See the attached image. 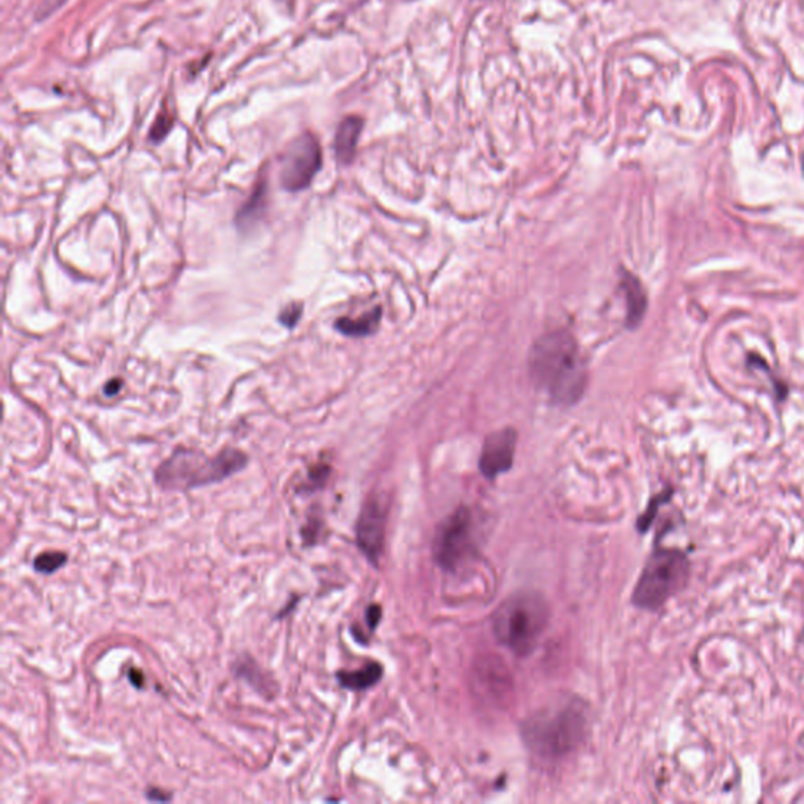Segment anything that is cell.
I'll use <instances>...</instances> for the list:
<instances>
[{
  "mask_svg": "<svg viewBox=\"0 0 804 804\" xmlns=\"http://www.w3.org/2000/svg\"><path fill=\"white\" fill-rule=\"evenodd\" d=\"M533 384L555 404L572 406L586 388V368L576 338L566 330L545 334L535 341L528 359Z\"/></svg>",
  "mask_w": 804,
  "mask_h": 804,
  "instance_id": "obj_1",
  "label": "cell"
},
{
  "mask_svg": "<svg viewBox=\"0 0 804 804\" xmlns=\"http://www.w3.org/2000/svg\"><path fill=\"white\" fill-rule=\"evenodd\" d=\"M588 729V709L576 698H562L531 715L522 726L525 745L543 760L576 751Z\"/></svg>",
  "mask_w": 804,
  "mask_h": 804,
  "instance_id": "obj_2",
  "label": "cell"
},
{
  "mask_svg": "<svg viewBox=\"0 0 804 804\" xmlns=\"http://www.w3.org/2000/svg\"><path fill=\"white\" fill-rule=\"evenodd\" d=\"M249 456L236 448H225L214 458L204 452L178 448L170 458L159 465L156 483L164 491H192L196 487L216 485L244 470Z\"/></svg>",
  "mask_w": 804,
  "mask_h": 804,
  "instance_id": "obj_3",
  "label": "cell"
},
{
  "mask_svg": "<svg viewBox=\"0 0 804 804\" xmlns=\"http://www.w3.org/2000/svg\"><path fill=\"white\" fill-rule=\"evenodd\" d=\"M547 622V601L536 593H517L506 599L492 619L498 641L520 657L536 649Z\"/></svg>",
  "mask_w": 804,
  "mask_h": 804,
  "instance_id": "obj_4",
  "label": "cell"
},
{
  "mask_svg": "<svg viewBox=\"0 0 804 804\" xmlns=\"http://www.w3.org/2000/svg\"><path fill=\"white\" fill-rule=\"evenodd\" d=\"M688 576L690 561L684 551L657 549L646 562L632 601L638 609L655 611L687 584Z\"/></svg>",
  "mask_w": 804,
  "mask_h": 804,
  "instance_id": "obj_5",
  "label": "cell"
},
{
  "mask_svg": "<svg viewBox=\"0 0 804 804\" xmlns=\"http://www.w3.org/2000/svg\"><path fill=\"white\" fill-rule=\"evenodd\" d=\"M479 525L468 508H460L440 525L435 541V561L446 570H456L477 551Z\"/></svg>",
  "mask_w": 804,
  "mask_h": 804,
  "instance_id": "obj_6",
  "label": "cell"
},
{
  "mask_svg": "<svg viewBox=\"0 0 804 804\" xmlns=\"http://www.w3.org/2000/svg\"><path fill=\"white\" fill-rule=\"evenodd\" d=\"M322 167V151L313 134H302L294 138L281 157V187L288 192H301L310 187Z\"/></svg>",
  "mask_w": 804,
  "mask_h": 804,
  "instance_id": "obj_7",
  "label": "cell"
},
{
  "mask_svg": "<svg viewBox=\"0 0 804 804\" xmlns=\"http://www.w3.org/2000/svg\"><path fill=\"white\" fill-rule=\"evenodd\" d=\"M386 506L379 498L368 500L357 522V543L369 561H379L385 539Z\"/></svg>",
  "mask_w": 804,
  "mask_h": 804,
  "instance_id": "obj_8",
  "label": "cell"
},
{
  "mask_svg": "<svg viewBox=\"0 0 804 804\" xmlns=\"http://www.w3.org/2000/svg\"><path fill=\"white\" fill-rule=\"evenodd\" d=\"M517 432L510 427L493 432L485 438L479 458V468L487 479H495L512 467L516 454Z\"/></svg>",
  "mask_w": 804,
  "mask_h": 804,
  "instance_id": "obj_9",
  "label": "cell"
},
{
  "mask_svg": "<svg viewBox=\"0 0 804 804\" xmlns=\"http://www.w3.org/2000/svg\"><path fill=\"white\" fill-rule=\"evenodd\" d=\"M363 125V118L359 115H349L341 120L335 134V154L341 165L352 164Z\"/></svg>",
  "mask_w": 804,
  "mask_h": 804,
  "instance_id": "obj_10",
  "label": "cell"
},
{
  "mask_svg": "<svg viewBox=\"0 0 804 804\" xmlns=\"http://www.w3.org/2000/svg\"><path fill=\"white\" fill-rule=\"evenodd\" d=\"M268 210V178H261L256 183L249 200L236 214V227L243 233H247L261 222L264 212Z\"/></svg>",
  "mask_w": 804,
  "mask_h": 804,
  "instance_id": "obj_11",
  "label": "cell"
},
{
  "mask_svg": "<svg viewBox=\"0 0 804 804\" xmlns=\"http://www.w3.org/2000/svg\"><path fill=\"white\" fill-rule=\"evenodd\" d=\"M621 286L622 291L627 295L628 327H636L646 313V294L642 291L640 281L627 272H624Z\"/></svg>",
  "mask_w": 804,
  "mask_h": 804,
  "instance_id": "obj_12",
  "label": "cell"
},
{
  "mask_svg": "<svg viewBox=\"0 0 804 804\" xmlns=\"http://www.w3.org/2000/svg\"><path fill=\"white\" fill-rule=\"evenodd\" d=\"M384 674V669L379 663H368L367 667H360L355 671H340L336 674V679L340 685L352 692H363L374 687Z\"/></svg>",
  "mask_w": 804,
  "mask_h": 804,
  "instance_id": "obj_13",
  "label": "cell"
},
{
  "mask_svg": "<svg viewBox=\"0 0 804 804\" xmlns=\"http://www.w3.org/2000/svg\"><path fill=\"white\" fill-rule=\"evenodd\" d=\"M380 318H382V310L379 307L363 314L360 318H340L335 322V328L346 336H353V338H361L373 335L377 327H379Z\"/></svg>",
  "mask_w": 804,
  "mask_h": 804,
  "instance_id": "obj_14",
  "label": "cell"
},
{
  "mask_svg": "<svg viewBox=\"0 0 804 804\" xmlns=\"http://www.w3.org/2000/svg\"><path fill=\"white\" fill-rule=\"evenodd\" d=\"M236 674L239 677H244V680H247L250 685L258 690L260 693L266 694L269 692L274 693V682L266 679V674L262 673L261 667H258L255 661L250 660V659L237 661Z\"/></svg>",
  "mask_w": 804,
  "mask_h": 804,
  "instance_id": "obj_15",
  "label": "cell"
},
{
  "mask_svg": "<svg viewBox=\"0 0 804 804\" xmlns=\"http://www.w3.org/2000/svg\"><path fill=\"white\" fill-rule=\"evenodd\" d=\"M66 561H68V555L65 551H45L35 558L33 569L43 576H51L54 572L62 569Z\"/></svg>",
  "mask_w": 804,
  "mask_h": 804,
  "instance_id": "obj_16",
  "label": "cell"
},
{
  "mask_svg": "<svg viewBox=\"0 0 804 804\" xmlns=\"http://www.w3.org/2000/svg\"><path fill=\"white\" fill-rule=\"evenodd\" d=\"M328 473H330L328 465L320 464L311 467L310 471H308L307 481L302 485L299 493H310V492H314L316 489L322 487L327 481Z\"/></svg>",
  "mask_w": 804,
  "mask_h": 804,
  "instance_id": "obj_17",
  "label": "cell"
},
{
  "mask_svg": "<svg viewBox=\"0 0 804 804\" xmlns=\"http://www.w3.org/2000/svg\"><path fill=\"white\" fill-rule=\"evenodd\" d=\"M173 125H175V118L171 117L170 113L167 111L161 112V113L157 115L154 125L151 128V142H153V144H161V142L169 136V132L171 131Z\"/></svg>",
  "mask_w": 804,
  "mask_h": 804,
  "instance_id": "obj_18",
  "label": "cell"
},
{
  "mask_svg": "<svg viewBox=\"0 0 804 804\" xmlns=\"http://www.w3.org/2000/svg\"><path fill=\"white\" fill-rule=\"evenodd\" d=\"M302 314H303V305L302 303H297V302L289 303L278 314V322L285 327L294 328L297 326V322L301 320Z\"/></svg>",
  "mask_w": 804,
  "mask_h": 804,
  "instance_id": "obj_19",
  "label": "cell"
},
{
  "mask_svg": "<svg viewBox=\"0 0 804 804\" xmlns=\"http://www.w3.org/2000/svg\"><path fill=\"white\" fill-rule=\"evenodd\" d=\"M145 797L148 798L150 801H159V803L173 800V795H171L170 792L162 791V789H157V787H148L146 792H145Z\"/></svg>",
  "mask_w": 804,
  "mask_h": 804,
  "instance_id": "obj_20",
  "label": "cell"
},
{
  "mask_svg": "<svg viewBox=\"0 0 804 804\" xmlns=\"http://www.w3.org/2000/svg\"><path fill=\"white\" fill-rule=\"evenodd\" d=\"M380 615H382V611H380V607L377 605H371L369 609H367V622L368 628L373 632L374 628L377 627V624L380 621Z\"/></svg>",
  "mask_w": 804,
  "mask_h": 804,
  "instance_id": "obj_21",
  "label": "cell"
},
{
  "mask_svg": "<svg viewBox=\"0 0 804 804\" xmlns=\"http://www.w3.org/2000/svg\"><path fill=\"white\" fill-rule=\"evenodd\" d=\"M121 388H123V379L117 377V379L109 380L104 386V394L109 398L117 396L118 393L121 392Z\"/></svg>",
  "mask_w": 804,
  "mask_h": 804,
  "instance_id": "obj_22",
  "label": "cell"
},
{
  "mask_svg": "<svg viewBox=\"0 0 804 804\" xmlns=\"http://www.w3.org/2000/svg\"><path fill=\"white\" fill-rule=\"evenodd\" d=\"M128 677H129V682H131L134 687L138 688V690H144L145 688V676L140 669H136V667H131L129 669V673H128Z\"/></svg>",
  "mask_w": 804,
  "mask_h": 804,
  "instance_id": "obj_23",
  "label": "cell"
}]
</instances>
